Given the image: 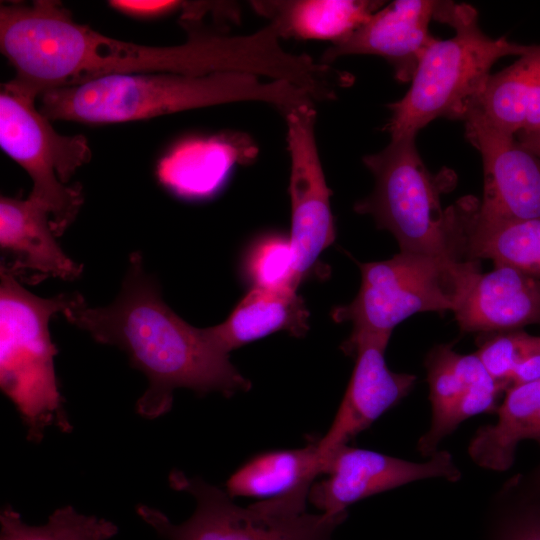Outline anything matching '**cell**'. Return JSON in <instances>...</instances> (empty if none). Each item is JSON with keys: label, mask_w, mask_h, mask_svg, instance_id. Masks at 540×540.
<instances>
[{"label": "cell", "mask_w": 540, "mask_h": 540, "mask_svg": "<svg viewBox=\"0 0 540 540\" xmlns=\"http://www.w3.org/2000/svg\"><path fill=\"white\" fill-rule=\"evenodd\" d=\"M182 24L188 32L185 43L148 46L77 23L59 1L2 4L0 50L15 68L4 85L37 98L109 75L243 73L276 80L287 72L289 55L270 25L230 36Z\"/></svg>", "instance_id": "obj_1"}, {"label": "cell", "mask_w": 540, "mask_h": 540, "mask_svg": "<svg viewBox=\"0 0 540 540\" xmlns=\"http://www.w3.org/2000/svg\"><path fill=\"white\" fill-rule=\"evenodd\" d=\"M62 314L96 342L122 349L131 365L146 375L148 388L136 403L137 413L144 418L169 412L176 388L200 395L219 392L225 397L251 388L208 328L188 324L166 305L155 280L145 273L139 253L130 256L116 301L91 308L80 294H73Z\"/></svg>", "instance_id": "obj_2"}, {"label": "cell", "mask_w": 540, "mask_h": 540, "mask_svg": "<svg viewBox=\"0 0 540 540\" xmlns=\"http://www.w3.org/2000/svg\"><path fill=\"white\" fill-rule=\"evenodd\" d=\"M40 97L39 110L50 120L88 124L142 120L246 101L267 103L284 116L292 108L313 101L306 91L289 82L264 81L243 73L109 75Z\"/></svg>", "instance_id": "obj_3"}, {"label": "cell", "mask_w": 540, "mask_h": 540, "mask_svg": "<svg viewBox=\"0 0 540 540\" xmlns=\"http://www.w3.org/2000/svg\"><path fill=\"white\" fill-rule=\"evenodd\" d=\"M433 18L452 26L455 35L436 38L428 46L409 90L389 104L391 116L384 130L391 138L416 135L438 117L464 120L476 107L492 65L507 55L521 56L532 47L485 35L476 10L467 4L437 2Z\"/></svg>", "instance_id": "obj_4"}, {"label": "cell", "mask_w": 540, "mask_h": 540, "mask_svg": "<svg viewBox=\"0 0 540 540\" xmlns=\"http://www.w3.org/2000/svg\"><path fill=\"white\" fill-rule=\"evenodd\" d=\"M0 277L1 390L16 407L29 440L41 441L50 426L70 432L54 369L58 350L48 325L54 314L63 313L71 295L36 296L3 267Z\"/></svg>", "instance_id": "obj_5"}, {"label": "cell", "mask_w": 540, "mask_h": 540, "mask_svg": "<svg viewBox=\"0 0 540 540\" xmlns=\"http://www.w3.org/2000/svg\"><path fill=\"white\" fill-rule=\"evenodd\" d=\"M356 263L361 272L356 297L331 311L334 322L352 323L354 335L391 336L399 323L416 313H454L481 273L480 261L405 252Z\"/></svg>", "instance_id": "obj_6"}, {"label": "cell", "mask_w": 540, "mask_h": 540, "mask_svg": "<svg viewBox=\"0 0 540 540\" xmlns=\"http://www.w3.org/2000/svg\"><path fill=\"white\" fill-rule=\"evenodd\" d=\"M169 484L196 500L192 516L174 524L160 510L138 505L137 514L165 540H332L348 514L306 511L308 492L236 505L225 490L173 470Z\"/></svg>", "instance_id": "obj_7"}, {"label": "cell", "mask_w": 540, "mask_h": 540, "mask_svg": "<svg viewBox=\"0 0 540 540\" xmlns=\"http://www.w3.org/2000/svg\"><path fill=\"white\" fill-rule=\"evenodd\" d=\"M415 136L391 138L383 150L363 157L375 185L354 210L370 215L378 228L389 231L400 252L455 258L450 209L442 208L441 187L421 160Z\"/></svg>", "instance_id": "obj_8"}, {"label": "cell", "mask_w": 540, "mask_h": 540, "mask_svg": "<svg viewBox=\"0 0 540 540\" xmlns=\"http://www.w3.org/2000/svg\"><path fill=\"white\" fill-rule=\"evenodd\" d=\"M0 93V146L30 176L29 198L50 215L60 237L75 220L82 204V188L67 183L91 159L83 135L58 133L51 120L36 108V97L2 86Z\"/></svg>", "instance_id": "obj_9"}, {"label": "cell", "mask_w": 540, "mask_h": 540, "mask_svg": "<svg viewBox=\"0 0 540 540\" xmlns=\"http://www.w3.org/2000/svg\"><path fill=\"white\" fill-rule=\"evenodd\" d=\"M290 156V241L301 281L314 270L320 254L335 240L331 211L332 191L327 186L316 137L313 101L302 103L284 115Z\"/></svg>", "instance_id": "obj_10"}, {"label": "cell", "mask_w": 540, "mask_h": 540, "mask_svg": "<svg viewBox=\"0 0 540 540\" xmlns=\"http://www.w3.org/2000/svg\"><path fill=\"white\" fill-rule=\"evenodd\" d=\"M321 475L326 477L312 484L308 501L322 513L342 515L372 495L426 478L456 481L460 471L447 451L417 463L346 444L323 457Z\"/></svg>", "instance_id": "obj_11"}, {"label": "cell", "mask_w": 540, "mask_h": 540, "mask_svg": "<svg viewBox=\"0 0 540 540\" xmlns=\"http://www.w3.org/2000/svg\"><path fill=\"white\" fill-rule=\"evenodd\" d=\"M390 337L351 334L341 344V350L355 358V366L330 428L318 439L322 459L369 428L413 388L416 376L387 367L384 353Z\"/></svg>", "instance_id": "obj_12"}, {"label": "cell", "mask_w": 540, "mask_h": 540, "mask_svg": "<svg viewBox=\"0 0 540 540\" xmlns=\"http://www.w3.org/2000/svg\"><path fill=\"white\" fill-rule=\"evenodd\" d=\"M432 418L429 430L419 439L418 451L431 457L439 442L464 420L497 411L504 391L474 354H460L452 345L433 347L425 358Z\"/></svg>", "instance_id": "obj_13"}, {"label": "cell", "mask_w": 540, "mask_h": 540, "mask_svg": "<svg viewBox=\"0 0 540 540\" xmlns=\"http://www.w3.org/2000/svg\"><path fill=\"white\" fill-rule=\"evenodd\" d=\"M464 121L466 137L483 160L480 209L508 218L540 219V159L514 136L489 124L476 109Z\"/></svg>", "instance_id": "obj_14"}, {"label": "cell", "mask_w": 540, "mask_h": 540, "mask_svg": "<svg viewBox=\"0 0 540 540\" xmlns=\"http://www.w3.org/2000/svg\"><path fill=\"white\" fill-rule=\"evenodd\" d=\"M451 247L459 260L490 259L540 280V219H516L486 213L466 196L449 206Z\"/></svg>", "instance_id": "obj_15"}, {"label": "cell", "mask_w": 540, "mask_h": 540, "mask_svg": "<svg viewBox=\"0 0 540 540\" xmlns=\"http://www.w3.org/2000/svg\"><path fill=\"white\" fill-rule=\"evenodd\" d=\"M436 4L427 0L394 1L374 12L349 36L333 43L320 62L330 65L345 55H376L393 67L398 81H411L422 54L436 40L428 30Z\"/></svg>", "instance_id": "obj_16"}, {"label": "cell", "mask_w": 540, "mask_h": 540, "mask_svg": "<svg viewBox=\"0 0 540 540\" xmlns=\"http://www.w3.org/2000/svg\"><path fill=\"white\" fill-rule=\"evenodd\" d=\"M49 212L31 198L0 199L1 267L18 280L36 283L46 277L76 279L82 265L56 242Z\"/></svg>", "instance_id": "obj_17"}, {"label": "cell", "mask_w": 540, "mask_h": 540, "mask_svg": "<svg viewBox=\"0 0 540 540\" xmlns=\"http://www.w3.org/2000/svg\"><path fill=\"white\" fill-rule=\"evenodd\" d=\"M454 315L461 332L479 335L540 326V280L494 266L477 276Z\"/></svg>", "instance_id": "obj_18"}, {"label": "cell", "mask_w": 540, "mask_h": 540, "mask_svg": "<svg viewBox=\"0 0 540 540\" xmlns=\"http://www.w3.org/2000/svg\"><path fill=\"white\" fill-rule=\"evenodd\" d=\"M309 311L296 290L252 287L227 319L208 327L213 341L226 353L279 331L303 337L309 330Z\"/></svg>", "instance_id": "obj_19"}, {"label": "cell", "mask_w": 540, "mask_h": 540, "mask_svg": "<svg viewBox=\"0 0 540 540\" xmlns=\"http://www.w3.org/2000/svg\"><path fill=\"white\" fill-rule=\"evenodd\" d=\"M318 439L311 438L302 448L268 450L253 455L227 479L226 493L231 498L260 501L309 493L322 474Z\"/></svg>", "instance_id": "obj_20"}, {"label": "cell", "mask_w": 540, "mask_h": 540, "mask_svg": "<svg viewBox=\"0 0 540 540\" xmlns=\"http://www.w3.org/2000/svg\"><path fill=\"white\" fill-rule=\"evenodd\" d=\"M476 109L493 127L511 136L540 130V45L490 75Z\"/></svg>", "instance_id": "obj_21"}, {"label": "cell", "mask_w": 540, "mask_h": 540, "mask_svg": "<svg viewBox=\"0 0 540 540\" xmlns=\"http://www.w3.org/2000/svg\"><path fill=\"white\" fill-rule=\"evenodd\" d=\"M382 2L359 0L254 1L257 12L268 17L281 38L328 40L349 36L378 10Z\"/></svg>", "instance_id": "obj_22"}, {"label": "cell", "mask_w": 540, "mask_h": 540, "mask_svg": "<svg viewBox=\"0 0 540 540\" xmlns=\"http://www.w3.org/2000/svg\"><path fill=\"white\" fill-rule=\"evenodd\" d=\"M497 413L495 424L478 429L469 455L483 468L505 471L514 461L519 442L531 439L540 445V379L506 390Z\"/></svg>", "instance_id": "obj_23"}, {"label": "cell", "mask_w": 540, "mask_h": 540, "mask_svg": "<svg viewBox=\"0 0 540 540\" xmlns=\"http://www.w3.org/2000/svg\"><path fill=\"white\" fill-rule=\"evenodd\" d=\"M477 356L504 391L540 379V336L524 330L481 334Z\"/></svg>", "instance_id": "obj_24"}, {"label": "cell", "mask_w": 540, "mask_h": 540, "mask_svg": "<svg viewBox=\"0 0 540 540\" xmlns=\"http://www.w3.org/2000/svg\"><path fill=\"white\" fill-rule=\"evenodd\" d=\"M0 540H108L118 532L111 521L78 513L72 506L55 510L46 524L31 526L7 505L0 514Z\"/></svg>", "instance_id": "obj_25"}, {"label": "cell", "mask_w": 540, "mask_h": 540, "mask_svg": "<svg viewBox=\"0 0 540 540\" xmlns=\"http://www.w3.org/2000/svg\"><path fill=\"white\" fill-rule=\"evenodd\" d=\"M245 271L252 287L268 290H296L302 282L289 237L261 238L247 254Z\"/></svg>", "instance_id": "obj_26"}, {"label": "cell", "mask_w": 540, "mask_h": 540, "mask_svg": "<svg viewBox=\"0 0 540 540\" xmlns=\"http://www.w3.org/2000/svg\"><path fill=\"white\" fill-rule=\"evenodd\" d=\"M184 1H136V0H113L108 4L115 10L135 18H158L174 12L184 10Z\"/></svg>", "instance_id": "obj_27"}, {"label": "cell", "mask_w": 540, "mask_h": 540, "mask_svg": "<svg viewBox=\"0 0 540 540\" xmlns=\"http://www.w3.org/2000/svg\"><path fill=\"white\" fill-rule=\"evenodd\" d=\"M502 540H540V511L529 512L515 520Z\"/></svg>", "instance_id": "obj_28"}, {"label": "cell", "mask_w": 540, "mask_h": 540, "mask_svg": "<svg viewBox=\"0 0 540 540\" xmlns=\"http://www.w3.org/2000/svg\"><path fill=\"white\" fill-rule=\"evenodd\" d=\"M515 138L525 149L540 159V130L520 133Z\"/></svg>", "instance_id": "obj_29"}]
</instances>
